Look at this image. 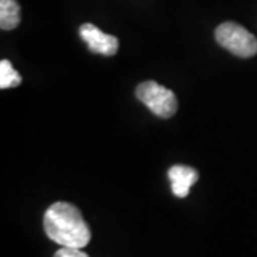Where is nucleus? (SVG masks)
Listing matches in <instances>:
<instances>
[{"instance_id": "f257e3e1", "label": "nucleus", "mask_w": 257, "mask_h": 257, "mask_svg": "<svg viewBox=\"0 0 257 257\" xmlns=\"http://www.w3.org/2000/svg\"><path fill=\"white\" fill-rule=\"evenodd\" d=\"M45 231L62 247H84L92 237L90 229L83 219L80 210L66 202L52 204L45 213Z\"/></svg>"}, {"instance_id": "f03ea898", "label": "nucleus", "mask_w": 257, "mask_h": 257, "mask_svg": "<svg viewBox=\"0 0 257 257\" xmlns=\"http://www.w3.org/2000/svg\"><path fill=\"white\" fill-rule=\"evenodd\" d=\"M214 36L221 47L237 57H251L257 53V39L239 23H221L216 29Z\"/></svg>"}, {"instance_id": "7ed1b4c3", "label": "nucleus", "mask_w": 257, "mask_h": 257, "mask_svg": "<svg viewBox=\"0 0 257 257\" xmlns=\"http://www.w3.org/2000/svg\"><path fill=\"white\" fill-rule=\"evenodd\" d=\"M136 96L147 109H150L162 119H169L177 111V99L175 93L153 80L139 84Z\"/></svg>"}, {"instance_id": "20e7f679", "label": "nucleus", "mask_w": 257, "mask_h": 257, "mask_svg": "<svg viewBox=\"0 0 257 257\" xmlns=\"http://www.w3.org/2000/svg\"><path fill=\"white\" fill-rule=\"evenodd\" d=\"M79 33L83 40L87 43L89 49L103 56H113L116 55L119 49V40L111 35H107L101 32L97 26L92 23H84L79 29Z\"/></svg>"}, {"instance_id": "39448f33", "label": "nucleus", "mask_w": 257, "mask_h": 257, "mask_svg": "<svg viewBox=\"0 0 257 257\" xmlns=\"http://www.w3.org/2000/svg\"><path fill=\"white\" fill-rule=\"evenodd\" d=\"M167 176H169V180L172 183V192L180 199H183L189 194L190 187L199 179V173L193 167L180 165L170 167L167 172Z\"/></svg>"}, {"instance_id": "423d86ee", "label": "nucleus", "mask_w": 257, "mask_h": 257, "mask_svg": "<svg viewBox=\"0 0 257 257\" xmlns=\"http://www.w3.org/2000/svg\"><path fill=\"white\" fill-rule=\"evenodd\" d=\"M20 23V6L18 0H0V28L13 30Z\"/></svg>"}, {"instance_id": "0eeeda50", "label": "nucleus", "mask_w": 257, "mask_h": 257, "mask_svg": "<svg viewBox=\"0 0 257 257\" xmlns=\"http://www.w3.org/2000/svg\"><path fill=\"white\" fill-rule=\"evenodd\" d=\"M22 83V77L18 70L12 66L9 60L0 62V87L2 89H10L16 87Z\"/></svg>"}, {"instance_id": "6e6552de", "label": "nucleus", "mask_w": 257, "mask_h": 257, "mask_svg": "<svg viewBox=\"0 0 257 257\" xmlns=\"http://www.w3.org/2000/svg\"><path fill=\"white\" fill-rule=\"evenodd\" d=\"M55 257H89L86 253H83L80 248L76 247H62L56 251Z\"/></svg>"}]
</instances>
